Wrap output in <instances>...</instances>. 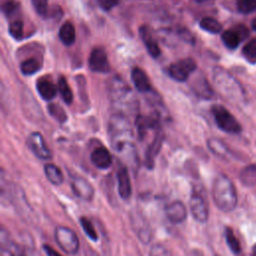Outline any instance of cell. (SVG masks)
I'll list each match as a JSON object with an SVG mask.
<instances>
[{
    "label": "cell",
    "instance_id": "cell-8",
    "mask_svg": "<svg viewBox=\"0 0 256 256\" xmlns=\"http://www.w3.org/2000/svg\"><path fill=\"white\" fill-rule=\"evenodd\" d=\"M89 68L94 72L106 73L110 70V65L107 59L106 52L103 48H94L90 54L88 60Z\"/></svg>",
    "mask_w": 256,
    "mask_h": 256
},
{
    "label": "cell",
    "instance_id": "cell-14",
    "mask_svg": "<svg viewBox=\"0 0 256 256\" xmlns=\"http://www.w3.org/2000/svg\"><path fill=\"white\" fill-rule=\"evenodd\" d=\"M131 79L135 88L140 92H147L151 90V84L146 73L139 67L133 68L131 72Z\"/></svg>",
    "mask_w": 256,
    "mask_h": 256
},
{
    "label": "cell",
    "instance_id": "cell-13",
    "mask_svg": "<svg viewBox=\"0 0 256 256\" xmlns=\"http://www.w3.org/2000/svg\"><path fill=\"white\" fill-rule=\"evenodd\" d=\"M139 32L148 53L154 58L158 57L160 55V48L157 44V41L154 39L150 29L147 26H141Z\"/></svg>",
    "mask_w": 256,
    "mask_h": 256
},
{
    "label": "cell",
    "instance_id": "cell-6",
    "mask_svg": "<svg viewBox=\"0 0 256 256\" xmlns=\"http://www.w3.org/2000/svg\"><path fill=\"white\" fill-rule=\"evenodd\" d=\"M27 145L33 154L42 160H48L52 158V153L47 147L43 136L38 132H33L27 139Z\"/></svg>",
    "mask_w": 256,
    "mask_h": 256
},
{
    "label": "cell",
    "instance_id": "cell-36",
    "mask_svg": "<svg viewBox=\"0 0 256 256\" xmlns=\"http://www.w3.org/2000/svg\"><path fill=\"white\" fill-rule=\"evenodd\" d=\"M251 26H252V28H253V30H255L256 31V18L252 21V23H251Z\"/></svg>",
    "mask_w": 256,
    "mask_h": 256
},
{
    "label": "cell",
    "instance_id": "cell-10",
    "mask_svg": "<svg viewBox=\"0 0 256 256\" xmlns=\"http://www.w3.org/2000/svg\"><path fill=\"white\" fill-rule=\"evenodd\" d=\"M165 213L168 220L173 224H180L187 218V209L180 200H175L169 203L166 206Z\"/></svg>",
    "mask_w": 256,
    "mask_h": 256
},
{
    "label": "cell",
    "instance_id": "cell-3",
    "mask_svg": "<svg viewBox=\"0 0 256 256\" xmlns=\"http://www.w3.org/2000/svg\"><path fill=\"white\" fill-rule=\"evenodd\" d=\"M212 113L214 115L217 126L224 132L236 134L241 131V126L239 122L223 106L214 105L212 107Z\"/></svg>",
    "mask_w": 256,
    "mask_h": 256
},
{
    "label": "cell",
    "instance_id": "cell-30",
    "mask_svg": "<svg viewBox=\"0 0 256 256\" xmlns=\"http://www.w3.org/2000/svg\"><path fill=\"white\" fill-rule=\"evenodd\" d=\"M149 256H172V254L167 247L160 243H156L151 247Z\"/></svg>",
    "mask_w": 256,
    "mask_h": 256
},
{
    "label": "cell",
    "instance_id": "cell-22",
    "mask_svg": "<svg viewBox=\"0 0 256 256\" xmlns=\"http://www.w3.org/2000/svg\"><path fill=\"white\" fill-rule=\"evenodd\" d=\"M40 67H41V63L39 62L38 59L29 58L21 63L20 69L24 75H32L37 71H39Z\"/></svg>",
    "mask_w": 256,
    "mask_h": 256
},
{
    "label": "cell",
    "instance_id": "cell-19",
    "mask_svg": "<svg viewBox=\"0 0 256 256\" xmlns=\"http://www.w3.org/2000/svg\"><path fill=\"white\" fill-rule=\"evenodd\" d=\"M240 180L243 185L253 186L256 184V164L245 167L240 173Z\"/></svg>",
    "mask_w": 256,
    "mask_h": 256
},
{
    "label": "cell",
    "instance_id": "cell-29",
    "mask_svg": "<svg viewBox=\"0 0 256 256\" xmlns=\"http://www.w3.org/2000/svg\"><path fill=\"white\" fill-rule=\"evenodd\" d=\"M9 33L14 39L20 40L23 36V22L20 20L11 22L9 25Z\"/></svg>",
    "mask_w": 256,
    "mask_h": 256
},
{
    "label": "cell",
    "instance_id": "cell-38",
    "mask_svg": "<svg viewBox=\"0 0 256 256\" xmlns=\"http://www.w3.org/2000/svg\"><path fill=\"white\" fill-rule=\"evenodd\" d=\"M196 1H198V2H204V1H207V0H196Z\"/></svg>",
    "mask_w": 256,
    "mask_h": 256
},
{
    "label": "cell",
    "instance_id": "cell-16",
    "mask_svg": "<svg viewBox=\"0 0 256 256\" xmlns=\"http://www.w3.org/2000/svg\"><path fill=\"white\" fill-rule=\"evenodd\" d=\"M44 172L48 181L53 185H60L63 182V174L58 166L55 164H46L44 166Z\"/></svg>",
    "mask_w": 256,
    "mask_h": 256
},
{
    "label": "cell",
    "instance_id": "cell-37",
    "mask_svg": "<svg viewBox=\"0 0 256 256\" xmlns=\"http://www.w3.org/2000/svg\"><path fill=\"white\" fill-rule=\"evenodd\" d=\"M252 256H256V247H254V251H253Z\"/></svg>",
    "mask_w": 256,
    "mask_h": 256
},
{
    "label": "cell",
    "instance_id": "cell-2",
    "mask_svg": "<svg viewBox=\"0 0 256 256\" xmlns=\"http://www.w3.org/2000/svg\"><path fill=\"white\" fill-rule=\"evenodd\" d=\"M55 240L58 246L67 254L74 255L79 251V239L77 234L66 226H57L54 232Z\"/></svg>",
    "mask_w": 256,
    "mask_h": 256
},
{
    "label": "cell",
    "instance_id": "cell-28",
    "mask_svg": "<svg viewBox=\"0 0 256 256\" xmlns=\"http://www.w3.org/2000/svg\"><path fill=\"white\" fill-rule=\"evenodd\" d=\"M237 9L241 13L249 14L256 10V0H237Z\"/></svg>",
    "mask_w": 256,
    "mask_h": 256
},
{
    "label": "cell",
    "instance_id": "cell-24",
    "mask_svg": "<svg viewBox=\"0 0 256 256\" xmlns=\"http://www.w3.org/2000/svg\"><path fill=\"white\" fill-rule=\"evenodd\" d=\"M58 90L64 102L66 104H70L73 100V94L67 83V80L64 77H60L58 80Z\"/></svg>",
    "mask_w": 256,
    "mask_h": 256
},
{
    "label": "cell",
    "instance_id": "cell-4",
    "mask_svg": "<svg viewBox=\"0 0 256 256\" xmlns=\"http://www.w3.org/2000/svg\"><path fill=\"white\" fill-rule=\"evenodd\" d=\"M195 61L191 58H185L172 63L168 68V74L174 80L183 82L187 80V78L195 70Z\"/></svg>",
    "mask_w": 256,
    "mask_h": 256
},
{
    "label": "cell",
    "instance_id": "cell-25",
    "mask_svg": "<svg viewBox=\"0 0 256 256\" xmlns=\"http://www.w3.org/2000/svg\"><path fill=\"white\" fill-rule=\"evenodd\" d=\"M207 144L209 149L219 157H226V155L228 154V150L225 145L217 139H209Z\"/></svg>",
    "mask_w": 256,
    "mask_h": 256
},
{
    "label": "cell",
    "instance_id": "cell-23",
    "mask_svg": "<svg viewBox=\"0 0 256 256\" xmlns=\"http://www.w3.org/2000/svg\"><path fill=\"white\" fill-rule=\"evenodd\" d=\"M200 27L203 30H205L209 33H213V34L219 33L222 29L221 24L216 19H214L212 17H204L200 21Z\"/></svg>",
    "mask_w": 256,
    "mask_h": 256
},
{
    "label": "cell",
    "instance_id": "cell-18",
    "mask_svg": "<svg viewBox=\"0 0 256 256\" xmlns=\"http://www.w3.org/2000/svg\"><path fill=\"white\" fill-rule=\"evenodd\" d=\"M162 141H163V138L161 137L160 134H158L154 141L152 142V144L150 145V147L148 148L147 150V153H146V164L149 168L153 167V162H154V158L156 157L160 147H161V144H162Z\"/></svg>",
    "mask_w": 256,
    "mask_h": 256
},
{
    "label": "cell",
    "instance_id": "cell-1",
    "mask_svg": "<svg viewBox=\"0 0 256 256\" xmlns=\"http://www.w3.org/2000/svg\"><path fill=\"white\" fill-rule=\"evenodd\" d=\"M212 197L217 208L223 212L233 211L237 205V192L233 182L223 174L218 175L212 185Z\"/></svg>",
    "mask_w": 256,
    "mask_h": 256
},
{
    "label": "cell",
    "instance_id": "cell-27",
    "mask_svg": "<svg viewBox=\"0 0 256 256\" xmlns=\"http://www.w3.org/2000/svg\"><path fill=\"white\" fill-rule=\"evenodd\" d=\"M243 55L250 63H256V38L244 46Z\"/></svg>",
    "mask_w": 256,
    "mask_h": 256
},
{
    "label": "cell",
    "instance_id": "cell-5",
    "mask_svg": "<svg viewBox=\"0 0 256 256\" xmlns=\"http://www.w3.org/2000/svg\"><path fill=\"white\" fill-rule=\"evenodd\" d=\"M189 206L192 216L196 221L200 223L207 222L209 217V209L208 204L202 194L194 191L190 196Z\"/></svg>",
    "mask_w": 256,
    "mask_h": 256
},
{
    "label": "cell",
    "instance_id": "cell-7",
    "mask_svg": "<svg viewBox=\"0 0 256 256\" xmlns=\"http://www.w3.org/2000/svg\"><path fill=\"white\" fill-rule=\"evenodd\" d=\"M71 188L73 193L84 201H91L94 198L95 190L92 184L81 176L74 177L71 181Z\"/></svg>",
    "mask_w": 256,
    "mask_h": 256
},
{
    "label": "cell",
    "instance_id": "cell-26",
    "mask_svg": "<svg viewBox=\"0 0 256 256\" xmlns=\"http://www.w3.org/2000/svg\"><path fill=\"white\" fill-rule=\"evenodd\" d=\"M79 222H80V224H81V226H82V228H83L85 234H86L91 240L97 241V239H98V234H97V232H96V230H95V228H94L92 222H91L88 218H86V217H84V216L80 217Z\"/></svg>",
    "mask_w": 256,
    "mask_h": 256
},
{
    "label": "cell",
    "instance_id": "cell-21",
    "mask_svg": "<svg viewBox=\"0 0 256 256\" xmlns=\"http://www.w3.org/2000/svg\"><path fill=\"white\" fill-rule=\"evenodd\" d=\"M221 39L226 47L229 49H235L240 42V36L234 30H226L222 33Z\"/></svg>",
    "mask_w": 256,
    "mask_h": 256
},
{
    "label": "cell",
    "instance_id": "cell-32",
    "mask_svg": "<svg viewBox=\"0 0 256 256\" xmlns=\"http://www.w3.org/2000/svg\"><path fill=\"white\" fill-rule=\"evenodd\" d=\"M32 4L38 14L44 15L47 12V2L48 0H31Z\"/></svg>",
    "mask_w": 256,
    "mask_h": 256
},
{
    "label": "cell",
    "instance_id": "cell-31",
    "mask_svg": "<svg viewBox=\"0 0 256 256\" xmlns=\"http://www.w3.org/2000/svg\"><path fill=\"white\" fill-rule=\"evenodd\" d=\"M49 111H50L51 115L56 117L58 120H60V121L66 120V114H65V112L63 111V109L59 105L51 104L49 106Z\"/></svg>",
    "mask_w": 256,
    "mask_h": 256
},
{
    "label": "cell",
    "instance_id": "cell-17",
    "mask_svg": "<svg viewBox=\"0 0 256 256\" xmlns=\"http://www.w3.org/2000/svg\"><path fill=\"white\" fill-rule=\"evenodd\" d=\"M75 28L69 21L65 22L59 30V38L64 45H72L75 41Z\"/></svg>",
    "mask_w": 256,
    "mask_h": 256
},
{
    "label": "cell",
    "instance_id": "cell-15",
    "mask_svg": "<svg viewBox=\"0 0 256 256\" xmlns=\"http://www.w3.org/2000/svg\"><path fill=\"white\" fill-rule=\"evenodd\" d=\"M36 88L44 100H52L57 93V88L53 82L47 78H41L37 81Z\"/></svg>",
    "mask_w": 256,
    "mask_h": 256
},
{
    "label": "cell",
    "instance_id": "cell-12",
    "mask_svg": "<svg viewBox=\"0 0 256 256\" xmlns=\"http://www.w3.org/2000/svg\"><path fill=\"white\" fill-rule=\"evenodd\" d=\"M117 182H118V193L123 200L130 198L132 193V187L130 177L126 167H120L117 171Z\"/></svg>",
    "mask_w": 256,
    "mask_h": 256
},
{
    "label": "cell",
    "instance_id": "cell-9",
    "mask_svg": "<svg viewBox=\"0 0 256 256\" xmlns=\"http://www.w3.org/2000/svg\"><path fill=\"white\" fill-rule=\"evenodd\" d=\"M0 256H26L24 248L10 239L4 228H2L1 232Z\"/></svg>",
    "mask_w": 256,
    "mask_h": 256
},
{
    "label": "cell",
    "instance_id": "cell-35",
    "mask_svg": "<svg viewBox=\"0 0 256 256\" xmlns=\"http://www.w3.org/2000/svg\"><path fill=\"white\" fill-rule=\"evenodd\" d=\"M43 250L44 252L46 253L47 256H61L56 250H54L50 245H47V244H44L43 245Z\"/></svg>",
    "mask_w": 256,
    "mask_h": 256
},
{
    "label": "cell",
    "instance_id": "cell-33",
    "mask_svg": "<svg viewBox=\"0 0 256 256\" xmlns=\"http://www.w3.org/2000/svg\"><path fill=\"white\" fill-rule=\"evenodd\" d=\"M17 7H18V3L15 2V1H13V0H10V1H7V2H5V3L3 4L2 9H3V12H4L5 14L10 15L11 13H13V12L16 10Z\"/></svg>",
    "mask_w": 256,
    "mask_h": 256
},
{
    "label": "cell",
    "instance_id": "cell-34",
    "mask_svg": "<svg viewBox=\"0 0 256 256\" xmlns=\"http://www.w3.org/2000/svg\"><path fill=\"white\" fill-rule=\"evenodd\" d=\"M97 1L99 3L100 7L106 11L111 10L119 3V0H97Z\"/></svg>",
    "mask_w": 256,
    "mask_h": 256
},
{
    "label": "cell",
    "instance_id": "cell-11",
    "mask_svg": "<svg viewBox=\"0 0 256 256\" xmlns=\"http://www.w3.org/2000/svg\"><path fill=\"white\" fill-rule=\"evenodd\" d=\"M92 164L98 169H107L112 164V156L110 152L104 147H98L94 149L90 156Z\"/></svg>",
    "mask_w": 256,
    "mask_h": 256
},
{
    "label": "cell",
    "instance_id": "cell-20",
    "mask_svg": "<svg viewBox=\"0 0 256 256\" xmlns=\"http://www.w3.org/2000/svg\"><path fill=\"white\" fill-rule=\"evenodd\" d=\"M225 239H226V243H227L228 247L230 248V250L235 255H239L241 253V245H240L237 237L235 236L232 228L225 227Z\"/></svg>",
    "mask_w": 256,
    "mask_h": 256
}]
</instances>
